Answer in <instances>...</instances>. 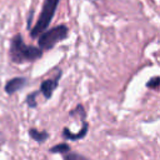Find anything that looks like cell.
I'll return each instance as SVG.
<instances>
[{
  "mask_svg": "<svg viewBox=\"0 0 160 160\" xmlns=\"http://www.w3.org/2000/svg\"><path fill=\"white\" fill-rule=\"evenodd\" d=\"M9 56L14 64H25L39 60L42 56V50L38 46L25 44L22 35L20 32L15 34L10 40Z\"/></svg>",
  "mask_w": 160,
  "mask_h": 160,
  "instance_id": "6da1fadb",
  "label": "cell"
},
{
  "mask_svg": "<svg viewBox=\"0 0 160 160\" xmlns=\"http://www.w3.org/2000/svg\"><path fill=\"white\" fill-rule=\"evenodd\" d=\"M68 36H69V28L65 24L56 25V26L51 28L50 30H45L44 32H41L39 35L38 48L40 50H42V52L51 50L56 44L65 40Z\"/></svg>",
  "mask_w": 160,
  "mask_h": 160,
  "instance_id": "7a4b0ae2",
  "label": "cell"
},
{
  "mask_svg": "<svg viewBox=\"0 0 160 160\" xmlns=\"http://www.w3.org/2000/svg\"><path fill=\"white\" fill-rule=\"evenodd\" d=\"M59 2H60V0H44L42 10L40 12V16H39L35 26L31 30H29L31 38H38L41 32L48 30L50 22L52 21V19L55 16V12H56Z\"/></svg>",
  "mask_w": 160,
  "mask_h": 160,
  "instance_id": "3957f363",
  "label": "cell"
},
{
  "mask_svg": "<svg viewBox=\"0 0 160 160\" xmlns=\"http://www.w3.org/2000/svg\"><path fill=\"white\" fill-rule=\"evenodd\" d=\"M61 75H62V71H61V69H59V70L56 71V75H55L54 78L45 79V80L40 84L39 91L44 95V98H45L46 100L52 96L54 91H55L56 88L59 86V81H60V79H61Z\"/></svg>",
  "mask_w": 160,
  "mask_h": 160,
  "instance_id": "277c9868",
  "label": "cell"
},
{
  "mask_svg": "<svg viewBox=\"0 0 160 160\" xmlns=\"http://www.w3.org/2000/svg\"><path fill=\"white\" fill-rule=\"evenodd\" d=\"M26 85H28V79L26 78H24V76L12 78V79L6 81V84H5V92L8 95H12V94L18 92L19 90L24 89Z\"/></svg>",
  "mask_w": 160,
  "mask_h": 160,
  "instance_id": "5b68a950",
  "label": "cell"
},
{
  "mask_svg": "<svg viewBox=\"0 0 160 160\" xmlns=\"http://www.w3.org/2000/svg\"><path fill=\"white\" fill-rule=\"evenodd\" d=\"M88 131H89V122H88L86 120H84L81 129H80L78 132H75V134H74L72 131H70L68 128H64V129H62V138L66 139V140H72V141H75V140L84 139V138L86 136Z\"/></svg>",
  "mask_w": 160,
  "mask_h": 160,
  "instance_id": "8992f818",
  "label": "cell"
},
{
  "mask_svg": "<svg viewBox=\"0 0 160 160\" xmlns=\"http://www.w3.org/2000/svg\"><path fill=\"white\" fill-rule=\"evenodd\" d=\"M29 136H30L32 140H35L36 142L41 144V142H44V141H46V140L49 139V132L45 131V130L40 131V130H38V129H35V128H30V129H29Z\"/></svg>",
  "mask_w": 160,
  "mask_h": 160,
  "instance_id": "52a82bcc",
  "label": "cell"
},
{
  "mask_svg": "<svg viewBox=\"0 0 160 160\" xmlns=\"http://www.w3.org/2000/svg\"><path fill=\"white\" fill-rule=\"evenodd\" d=\"M49 151L52 154H62L64 155L66 152H70V145L66 142H60V144H56L52 148H50Z\"/></svg>",
  "mask_w": 160,
  "mask_h": 160,
  "instance_id": "ba28073f",
  "label": "cell"
},
{
  "mask_svg": "<svg viewBox=\"0 0 160 160\" xmlns=\"http://www.w3.org/2000/svg\"><path fill=\"white\" fill-rule=\"evenodd\" d=\"M40 94V91L38 90V91H34V92H30L28 96H26V100H25V102H26V105L29 106V108H36L38 106V102H36V96Z\"/></svg>",
  "mask_w": 160,
  "mask_h": 160,
  "instance_id": "9c48e42d",
  "label": "cell"
},
{
  "mask_svg": "<svg viewBox=\"0 0 160 160\" xmlns=\"http://www.w3.org/2000/svg\"><path fill=\"white\" fill-rule=\"evenodd\" d=\"M69 115H70V116H75V115H79V116H80V119H81V121H84V120H85V118H86V112H85V109H84V106H82L81 104L76 105V108H75L74 110H71V111L69 112Z\"/></svg>",
  "mask_w": 160,
  "mask_h": 160,
  "instance_id": "30bf717a",
  "label": "cell"
},
{
  "mask_svg": "<svg viewBox=\"0 0 160 160\" xmlns=\"http://www.w3.org/2000/svg\"><path fill=\"white\" fill-rule=\"evenodd\" d=\"M64 160H89L86 156L78 154V152H66L64 154Z\"/></svg>",
  "mask_w": 160,
  "mask_h": 160,
  "instance_id": "8fae6325",
  "label": "cell"
},
{
  "mask_svg": "<svg viewBox=\"0 0 160 160\" xmlns=\"http://www.w3.org/2000/svg\"><path fill=\"white\" fill-rule=\"evenodd\" d=\"M159 84H160V78H159V76H154L152 79H150V80L146 82V88L158 90V89H159Z\"/></svg>",
  "mask_w": 160,
  "mask_h": 160,
  "instance_id": "7c38bea8",
  "label": "cell"
},
{
  "mask_svg": "<svg viewBox=\"0 0 160 160\" xmlns=\"http://www.w3.org/2000/svg\"><path fill=\"white\" fill-rule=\"evenodd\" d=\"M92 1H96V0H92Z\"/></svg>",
  "mask_w": 160,
  "mask_h": 160,
  "instance_id": "4fadbf2b",
  "label": "cell"
}]
</instances>
